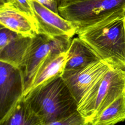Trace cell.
<instances>
[{
	"label": "cell",
	"mask_w": 125,
	"mask_h": 125,
	"mask_svg": "<svg viewBox=\"0 0 125 125\" xmlns=\"http://www.w3.org/2000/svg\"><path fill=\"white\" fill-rule=\"evenodd\" d=\"M77 34L102 60L125 70V14L80 29Z\"/></svg>",
	"instance_id": "6da1fadb"
},
{
	"label": "cell",
	"mask_w": 125,
	"mask_h": 125,
	"mask_svg": "<svg viewBox=\"0 0 125 125\" xmlns=\"http://www.w3.org/2000/svg\"><path fill=\"white\" fill-rule=\"evenodd\" d=\"M43 125L66 117L78 108V102L62 75L44 82L24 95Z\"/></svg>",
	"instance_id": "7a4b0ae2"
},
{
	"label": "cell",
	"mask_w": 125,
	"mask_h": 125,
	"mask_svg": "<svg viewBox=\"0 0 125 125\" xmlns=\"http://www.w3.org/2000/svg\"><path fill=\"white\" fill-rule=\"evenodd\" d=\"M125 93V70L111 67L87 91L77 110L89 123Z\"/></svg>",
	"instance_id": "3957f363"
},
{
	"label": "cell",
	"mask_w": 125,
	"mask_h": 125,
	"mask_svg": "<svg viewBox=\"0 0 125 125\" xmlns=\"http://www.w3.org/2000/svg\"><path fill=\"white\" fill-rule=\"evenodd\" d=\"M59 13L75 24L78 30L125 14V0H83L59 7Z\"/></svg>",
	"instance_id": "277c9868"
},
{
	"label": "cell",
	"mask_w": 125,
	"mask_h": 125,
	"mask_svg": "<svg viewBox=\"0 0 125 125\" xmlns=\"http://www.w3.org/2000/svg\"><path fill=\"white\" fill-rule=\"evenodd\" d=\"M72 38L67 35L51 37L41 34L32 37L20 66L24 82V95L28 92L33 78L42 62L52 54L66 52Z\"/></svg>",
	"instance_id": "5b68a950"
},
{
	"label": "cell",
	"mask_w": 125,
	"mask_h": 125,
	"mask_svg": "<svg viewBox=\"0 0 125 125\" xmlns=\"http://www.w3.org/2000/svg\"><path fill=\"white\" fill-rule=\"evenodd\" d=\"M24 82L20 67L0 61V121L24 96Z\"/></svg>",
	"instance_id": "8992f818"
},
{
	"label": "cell",
	"mask_w": 125,
	"mask_h": 125,
	"mask_svg": "<svg viewBox=\"0 0 125 125\" xmlns=\"http://www.w3.org/2000/svg\"><path fill=\"white\" fill-rule=\"evenodd\" d=\"M111 67L106 62L100 60L77 70L63 71L62 76L78 104L90 88Z\"/></svg>",
	"instance_id": "52a82bcc"
},
{
	"label": "cell",
	"mask_w": 125,
	"mask_h": 125,
	"mask_svg": "<svg viewBox=\"0 0 125 125\" xmlns=\"http://www.w3.org/2000/svg\"><path fill=\"white\" fill-rule=\"evenodd\" d=\"M38 29V34L51 37L77 34V26L59 14L51 10L37 0H30Z\"/></svg>",
	"instance_id": "ba28073f"
},
{
	"label": "cell",
	"mask_w": 125,
	"mask_h": 125,
	"mask_svg": "<svg viewBox=\"0 0 125 125\" xmlns=\"http://www.w3.org/2000/svg\"><path fill=\"white\" fill-rule=\"evenodd\" d=\"M0 31V61L20 67L32 37L19 34L1 25Z\"/></svg>",
	"instance_id": "9c48e42d"
},
{
	"label": "cell",
	"mask_w": 125,
	"mask_h": 125,
	"mask_svg": "<svg viewBox=\"0 0 125 125\" xmlns=\"http://www.w3.org/2000/svg\"><path fill=\"white\" fill-rule=\"evenodd\" d=\"M0 25L19 34L33 37L38 34L36 21L26 13L12 6H0Z\"/></svg>",
	"instance_id": "30bf717a"
},
{
	"label": "cell",
	"mask_w": 125,
	"mask_h": 125,
	"mask_svg": "<svg viewBox=\"0 0 125 125\" xmlns=\"http://www.w3.org/2000/svg\"><path fill=\"white\" fill-rule=\"evenodd\" d=\"M100 60L95 51L78 37L72 40L66 51L63 71L77 70Z\"/></svg>",
	"instance_id": "8fae6325"
},
{
	"label": "cell",
	"mask_w": 125,
	"mask_h": 125,
	"mask_svg": "<svg viewBox=\"0 0 125 125\" xmlns=\"http://www.w3.org/2000/svg\"><path fill=\"white\" fill-rule=\"evenodd\" d=\"M66 57V52L52 54L48 57L37 71L28 92L50 79L62 75L65 66Z\"/></svg>",
	"instance_id": "7c38bea8"
},
{
	"label": "cell",
	"mask_w": 125,
	"mask_h": 125,
	"mask_svg": "<svg viewBox=\"0 0 125 125\" xmlns=\"http://www.w3.org/2000/svg\"><path fill=\"white\" fill-rule=\"evenodd\" d=\"M0 125H43L39 117L32 110L24 96L17 103Z\"/></svg>",
	"instance_id": "4fadbf2b"
},
{
	"label": "cell",
	"mask_w": 125,
	"mask_h": 125,
	"mask_svg": "<svg viewBox=\"0 0 125 125\" xmlns=\"http://www.w3.org/2000/svg\"><path fill=\"white\" fill-rule=\"evenodd\" d=\"M125 120V93L105 108L87 125H115Z\"/></svg>",
	"instance_id": "5bb4252c"
},
{
	"label": "cell",
	"mask_w": 125,
	"mask_h": 125,
	"mask_svg": "<svg viewBox=\"0 0 125 125\" xmlns=\"http://www.w3.org/2000/svg\"><path fill=\"white\" fill-rule=\"evenodd\" d=\"M0 5H7L16 8L26 13L36 21L30 0H0Z\"/></svg>",
	"instance_id": "9a60e30c"
},
{
	"label": "cell",
	"mask_w": 125,
	"mask_h": 125,
	"mask_svg": "<svg viewBox=\"0 0 125 125\" xmlns=\"http://www.w3.org/2000/svg\"><path fill=\"white\" fill-rule=\"evenodd\" d=\"M44 125H87V123L77 110L66 117Z\"/></svg>",
	"instance_id": "2e32d148"
},
{
	"label": "cell",
	"mask_w": 125,
	"mask_h": 125,
	"mask_svg": "<svg viewBox=\"0 0 125 125\" xmlns=\"http://www.w3.org/2000/svg\"><path fill=\"white\" fill-rule=\"evenodd\" d=\"M42 4L53 11L56 13H59L58 0H37Z\"/></svg>",
	"instance_id": "e0dca14e"
},
{
	"label": "cell",
	"mask_w": 125,
	"mask_h": 125,
	"mask_svg": "<svg viewBox=\"0 0 125 125\" xmlns=\"http://www.w3.org/2000/svg\"><path fill=\"white\" fill-rule=\"evenodd\" d=\"M81 0H58L59 7H63L69 4H70L75 2L79 1H81Z\"/></svg>",
	"instance_id": "ac0fdd59"
}]
</instances>
